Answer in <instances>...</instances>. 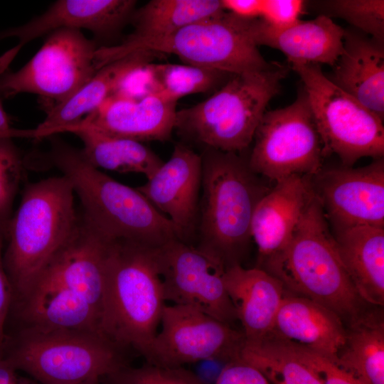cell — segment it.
Instances as JSON below:
<instances>
[{"instance_id":"obj_29","label":"cell","mask_w":384,"mask_h":384,"mask_svg":"<svg viewBox=\"0 0 384 384\" xmlns=\"http://www.w3.org/2000/svg\"><path fill=\"white\" fill-rule=\"evenodd\" d=\"M224 11L221 0H151L135 9L130 20L134 29L123 41L169 35Z\"/></svg>"},{"instance_id":"obj_39","label":"cell","mask_w":384,"mask_h":384,"mask_svg":"<svg viewBox=\"0 0 384 384\" xmlns=\"http://www.w3.org/2000/svg\"><path fill=\"white\" fill-rule=\"evenodd\" d=\"M230 360L223 357H211L195 363L193 373L202 384H215Z\"/></svg>"},{"instance_id":"obj_31","label":"cell","mask_w":384,"mask_h":384,"mask_svg":"<svg viewBox=\"0 0 384 384\" xmlns=\"http://www.w3.org/2000/svg\"><path fill=\"white\" fill-rule=\"evenodd\" d=\"M146 70L152 81L150 90L176 102L186 95L216 91L233 75L188 64L151 63Z\"/></svg>"},{"instance_id":"obj_44","label":"cell","mask_w":384,"mask_h":384,"mask_svg":"<svg viewBox=\"0 0 384 384\" xmlns=\"http://www.w3.org/2000/svg\"><path fill=\"white\" fill-rule=\"evenodd\" d=\"M1 98H2V97H1V92H0V99H1Z\"/></svg>"},{"instance_id":"obj_33","label":"cell","mask_w":384,"mask_h":384,"mask_svg":"<svg viewBox=\"0 0 384 384\" xmlns=\"http://www.w3.org/2000/svg\"><path fill=\"white\" fill-rule=\"evenodd\" d=\"M13 139L0 137V224L7 230L24 174V161Z\"/></svg>"},{"instance_id":"obj_12","label":"cell","mask_w":384,"mask_h":384,"mask_svg":"<svg viewBox=\"0 0 384 384\" xmlns=\"http://www.w3.org/2000/svg\"><path fill=\"white\" fill-rule=\"evenodd\" d=\"M146 363L181 367L211 357H239L242 331L189 306L165 305Z\"/></svg>"},{"instance_id":"obj_1","label":"cell","mask_w":384,"mask_h":384,"mask_svg":"<svg viewBox=\"0 0 384 384\" xmlns=\"http://www.w3.org/2000/svg\"><path fill=\"white\" fill-rule=\"evenodd\" d=\"M48 161L70 181L78 196L84 218L112 241H129L159 247L178 239L168 218L136 188L107 176L90 164L81 149L48 137Z\"/></svg>"},{"instance_id":"obj_11","label":"cell","mask_w":384,"mask_h":384,"mask_svg":"<svg viewBox=\"0 0 384 384\" xmlns=\"http://www.w3.org/2000/svg\"><path fill=\"white\" fill-rule=\"evenodd\" d=\"M48 34L24 66L0 77L2 97L35 94L50 105L49 111L72 97L97 71L98 46L81 30L60 28Z\"/></svg>"},{"instance_id":"obj_17","label":"cell","mask_w":384,"mask_h":384,"mask_svg":"<svg viewBox=\"0 0 384 384\" xmlns=\"http://www.w3.org/2000/svg\"><path fill=\"white\" fill-rule=\"evenodd\" d=\"M111 242L79 214L72 237L28 292L47 287L75 292L92 304L100 313L101 320L106 262Z\"/></svg>"},{"instance_id":"obj_26","label":"cell","mask_w":384,"mask_h":384,"mask_svg":"<svg viewBox=\"0 0 384 384\" xmlns=\"http://www.w3.org/2000/svg\"><path fill=\"white\" fill-rule=\"evenodd\" d=\"M333 235L341 261L361 299L384 305V228H335Z\"/></svg>"},{"instance_id":"obj_34","label":"cell","mask_w":384,"mask_h":384,"mask_svg":"<svg viewBox=\"0 0 384 384\" xmlns=\"http://www.w3.org/2000/svg\"><path fill=\"white\" fill-rule=\"evenodd\" d=\"M102 384H202L191 370L146 363L140 367L122 366L100 379Z\"/></svg>"},{"instance_id":"obj_7","label":"cell","mask_w":384,"mask_h":384,"mask_svg":"<svg viewBox=\"0 0 384 384\" xmlns=\"http://www.w3.org/2000/svg\"><path fill=\"white\" fill-rule=\"evenodd\" d=\"M252 21L224 11L164 36L100 46L96 61L102 67L133 52L148 50L176 55L188 65L231 74L266 70L272 63L267 62L258 50L251 31Z\"/></svg>"},{"instance_id":"obj_5","label":"cell","mask_w":384,"mask_h":384,"mask_svg":"<svg viewBox=\"0 0 384 384\" xmlns=\"http://www.w3.org/2000/svg\"><path fill=\"white\" fill-rule=\"evenodd\" d=\"M75 193L63 176L31 183L6 230L4 263L11 305L23 297L46 266L65 245L77 227Z\"/></svg>"},{"instance_id":"obj_3","label":"cell","mask_w":384,"mask_h":384,"mask_svg":"<svg viewBox=\"0 0 384 384\" xmlns=\"http://www.w3.org/2000/svg\"><path fill=\"white\" fill-rule=\"evenodd\" d=\"M129 241H112L100 320L103 336L122 351L147 358L166 305L156 254Z\"/></svg>"},{"instance_id":"obj_19","label":"cell","mask_w":384,"mask_h":384,"mask_svg":"<svg viewBox=\"0 0 384 384\" xmlns=\"http://www.w3.org/2000/svg\"><path fill=\"white\" fill-rule=\"evenodd\" d=\"M313 194L308 176L292 175L277 181L260 200L251 223L259 265L288 243Z\"/></svg>"},{"instance_id":"obj_30","label":"cell","mask_w":384,"mask_h":384,"mask_svg":"<svg viewBox=\"0 0 384 384\" xmlns=\"http://www.w3.org/2000/svg\"><path fill=\"white\" fill-rule=\"evenodd\" d=\"M238 358L259 370L271 384H321L287 344L270 336L245 341Z\"/></svg>"},{"instance_id":"obj_41","label":"cell","mask_w":384,"mask_h":384,"mask_svg":"<svg viewBox=\"0 0 384 384\" xmlns=\"http://www.w3.org/2000/svg\"><path fill=\"white\" fill-rule=\"evenodd\" d=\"M0 137L36 138L37 132L33 129H16L11 127L9 117L0 99Z\"/></svg>"},{"instance_id":"obj_38","label":"cell","mask_w":384,"mask_h":384,"mask_svg":"<svg viewBox=\"0 0 384 384\" xmlns=\"http://www.w3.org/2000/svg\"><path fill=\"white\" fill-rule=\"evenodd\" d=\"M215 384L271 383L259 370L240 358H237L225 365Z\"/></svg>"},{"instance_id":"obj_20","label":"cell","mask_w":384,"mask_h":384,"mask_svg":"<svg viewBox=\"0 0 384 384\" xmlns=\"http://www.w3.org/2000/svg\"><path fill=\"white\" fill-rule=\"evenodd\" d=\"M344 324L332 310L285 289L268 336L313 351L334 362L345 342Z\"/></svg>"},{"instance_id":"obj_35","label":"cell","mask_w":384,"mask_h":384,"mask_svg":"<svg viewBox=\"0 0 384 384\" xmlns=\"http://www.w3.org/2000/svg\"><path fill=\"white\" fill-rule=\"evenodd\" d=\"M284 343L314 373L321 384H366L323 355L300 346Z\"/></svg>"},{"instance_id":"obj_22","label":"cell","mask_w":384,"mask_h":384,"mask_svg":"<svg viewBox=\"0 0 384 384\" xmlns=\"http://www.w3.org/2000/svg\"><path fill=\"white\" fill-rule=\"evenodd\" d=\"M10 318L20 324L19 328L37 331L102 334L100 313L79 294L60 287L31 289L12 304Z\"/></svg>"},{"instance_id":"obj_27","label":"cell","mask_w":384,"mask_h":384,"mask_svg":"<svg viewBox=\"0 0 384 384\" xmlns=\"http://www.w3.org/2000/svg\"><path fill=\"white\" fill-rule=\"evenodd\" d=\"M346 328L336 361L366 384H384V319L379 309L363 310Z\"/></svg>"},{"instance_id":"obj_32","label":"cell","mask_w":384,"mask_h":384,"mask_svg":"<svg viewBox=\"0 0 384 384\" xmlns=\"http://www.w3.org/2000/svg\"><path fill=\"white\" fill-rule=\"evenodd\" d=\"M329 16L341 18L380 43L384 41L383 0H332L323 3Z\"/></svg>"},{"instance_id":"obj_6","label":"cell","mask_w":384,"mask_h":384,"mask_svg":"<svg viewBox=\"0 0 384 384\" xmlns=\"http://www.w3.org/2000/svg\"><path fill=\"white\" fill-rule=\"evenodd\" d=\"M287 72L286 66L272 63L266 70L232 75L204 101L177 111L175 129L204 148L242 151L253 141Z\"/></svg>"},{"instance_id":"obj_15","label":"cell","mask_w":384,"mask_h":384,"mask_svg":"<svg viewBox=\"0 0 384 384\" xmlns=\"http://www.w3.org/2000/svg\"><path fill=\"white\" fill-rule=\"evenodd\" d=\"M201 182V154L185 144H177L170 158L136 188L169 219L180 240L194 245Z\"/></svg>"},{"instance_id":"obj_43","label":"cell","mask_w":384,"mask_h":384,"mask_svg":"<svg viewBox=\"0 0 384 384\" xmlns=\"http://www.w3.org/2000/svg\"><path fill=\"white\" fill-rule=\"evenodd\" d=\"M33 384H39L38 383H33ZM79 384H102L100 379L99 378H92L87 380H85Z\"/></svg>"},{"instance_id":"obj_25","label":"cell","mask_w":384,"mask_h":384,"mask_svg":"<svg viewBox=\"0 0 384 384\" xmlns=\"http://www.w3.org/2000/svg\"><path fill=\"white\" fill-rule=\"evenodd\" d=\"M251 31L257 46L279 50L291 64L334 66L343 51L345 30L322 14L284 28H273L259 18L255 19Z\"/></svg>"},{"instance_id":"obj_21","label":"cell","mask_w":384,"mask_h":384,"mask_svg":"<svg viewBox=\"0 0 384 384\" xmlns=\"http://www.w3.org/2000/svg\"><path fill=\"white\" fill-rule=\"evenodd\" d=\"M160 53L140 50L100 68L78 92L47 112L36 128L38 138L64 132L97 109L107 97L121 89L134 74L145 70Z\"/></svg>"},{"instance_id":"obj_40","label":"cell","mask_w":384,"mask_h":384,"mask_svg":"<svg viewBox=\"0 0 384 384\" xmlns=\"http://www.w3.org/2000/svg\"><path fill=\"white\" fill-rule=\"evenodd\" d=\"M225 11L245 20L258 19L262 0H221Z\"/></svg>"},{"instance_id":"obj_13","label":"cell","mask_w":384,"mask_h":384,"mask_svg":"<svg viewBox=\"0 0 384 384\" xmlns=\"http://www.w3.org/2000/svg\"><path fill=\"white\" fill-rule=\"evenodd\" d=\"M156 254L166 302L192 306L229 325L238 320L220 263L179 239L156 247Z\"/></svg>"},{"instance_id":"obj_42","label":"cell","mask_w":384,"mask_h":384,"mask_svg":"<svg viewBox=\"0 0 384 384\" xmlns=\"http://www.w3.org/2000/svg\"><path fill=\"white\" fill-rule=\"evenodd\" d=\"M16 370L4 358L0 359V384H32V381L19 378Z\"/></svg>"},{"instance_id":"obj_28","label":"cell","mask_w":384,"mask_h":384,"mask_svg":"<svg viewBox=\"0 0 384 384\" xmlns=\"http://www.w3.org/2000/svg\"><path fill=\"white\" fill-rule=\"evenodd\" d=\"M83 144L81 151L97 169L119 173H139L150 178L163 164L161 159L143 143L90 129L70 131Z\"/></svg>"},{"instance_id":"obj_36","label":"cell","mask_w":384,"mask_h":384,"mask_svg":"<svg viewBox=\"0 0 384 384\" xmlns=\"http://www.w3.org/2000/svg\"><path fill=\"white\" fill-rule=\"evenodd\" d=\"M304 8L301 0H262L259 19L271 28H284L300 21Z\"/></svg>"},{"instance_id":"obj_14","label":"cell","mask_w":384,"mask_h":384,"mask_svg":"<svg viewBox=\"0 0 384 384\" xmlns=\"http://www.w3.org/2000/svg\"><path fill=\"white\" fill-rule=\"evenodd\" d=\"M312 188L334 229L384 228V160L363 167L322 169Z\"/></svg>"},{"instance_id":"obj_37","label":"cell","mask_w":384,"mask_h":384,"mask_svg":"<svg viewBox=\"0 0 384 384\" xmlns=\"http://www.w3.org/2000/svg\"><path fill=\"white\" fill-rule=\"evenodd\" d=\"M6 230L0 224V359L6 336V327L12 304L13 291L4 263Z\"/></svg>"},{"instance_id":"obj_10","label":"cell","mask_w":384,"mask_h":384,"mask_svg":"<svg viewBox=\"0 0 384 384\" xmlns=\"http://www.w3.org/2000/svg\"><path fill=\"white\" fill-rule=\"evenodd\" d=\"M253 140L247 160L258 176L277 182L322 169V144L304 87L291 105L265 112Z\"/></svg>"},{"instance_id":"obj_24","label":"cell","mask_w":384,"mask_h":384,"mask_svg":"<svg viewBox=\"0 0 384 384\" xmlns=\"http://www.w3.org/2000/svg\"><path fill=\"white\" fill-rule=\"evenodd\" d=\"M223 280L245 341L257 342L267 337L284 295L282 283L262 268L247 269L241 265L227 268Z\"/></svg>"},{"instance_id":"obj_2","label":"cell","mask_w":384,"mask_h":384,"mask_svg":"<svg viewBox=\"0 0 384 384\" xmlns=\"http://www.w3.org/2000/svg\"><path fill=\"white\" fill-rule=\"evenodd\" d=\"M197 245L225 270L240 265L260 200L270 188L238 153L204 148Z\"/></svg>"},{"instance_id":"obj_16","label":"cell","mask_w":384,"mask_h":384,"mask_svg":"<svg viewBox=\"0 0 384 384\" xmlns=\"http://www.w3.org/2000/svg\"><path fill=\"white\" fill-rule=\"evenodd\" d=\"M176 102L154 90L135 96L120 89L64 132L90 129L142 143L164 142L175 129Z\"/></svg>"},{"instance_id":"obj_8","label":"cell","mask_w":384,"mask_h":384,"mask_svg":"<svg viewBox=\"0 0 384 384\" xmlns=\"http://www.w3.org/2000/svg\"><path fill=\"white\" fill-rule=\"evenodd\" d=\"M123 352L98 333L18 328L6 334L3 358L39 384H79L127 365Z\"/></svg>"},{"instance_id":"obj_4","label":"cell","mask_w":384,"mask_h":384,"mask_svg":"<svg viewBox=\"0 0 384 384\" xmlns=\"http://www.w3.org/2000/svg\"><path fill=\"white\" fill-rule=\"evenodd\" d=\"M326 220L314 192L288 243L257 267L278 279L287 292L327 307L348 323L365 302L341 261Z\"/></svg>"},{"instance_id":"obj_18","label":"cell","mask_w":384,"mask_h":384,"mask_svg":"<svg viewBox=\"0 0 384 384\" xmlns=\"http://www.w3.org/2000/svg\"><path fill=\"white\" fill-rule=\"evenodd\" d=\"M136 5L134 0L57 1L26 24L0 32V40L9 37L18 39V44L0 60V70L26 43L58 29L85 28L98 38L111 37L130 21Z\"/></svg>"},{"instance_id":"obj_9","label":"cell","mask_w":384,"mask_h":384,"mask_svg":"<svg viewBox=\"0 0 384 384\" xmlns=\"http://www.w3.org/2000/svg\"><path fill=\"white\" fill-rule=\"evenodd\" d=\"M300 76L319 132L323 156L335 154L343 166L363 157L383 158V121L334 85L319 65L293 63Z\"/></svg>"},{"instance_id":"obj_23","label":"cell","mask_w":384,"mask_h":384,"mask_svg":"<svg viewBox=\"0 0 384 384\" xmlns=\"http://www.w3.org/2000/svg\"><path fill=\"white\" fill-rule=\"evenodd\" d=\"M327 78L383 121V43L355 29L345 30L343 51Z\"/></svg>"}]
</instances>
